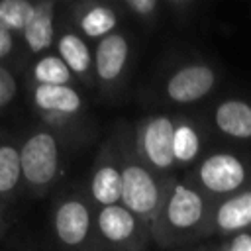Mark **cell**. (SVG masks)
I'll return each mask as SVG.
<instances>
[{
  "label": "cell",
  "instance_id": "e0dca14e",
  "mask_svg": "<svg viewBox=\"0 0 251 251\" xmlns=\"http://www.w3.org/2000/svg\"><path fill=\"white\" fill-rule=\"evenodd\" d=\"M22 180L20 147L14 143H0V198L12 196Z\"/></svg>",
  "mask_w": 251,
  "mask_h": 251
},
{
  "label": "cell",
  "instance_id": "52a82bcc",
  "mask_svg": "<svg viewBox=\"0 0 251 251\" xmlns=\"http://www.w3.org/2000/svg\"><path fill=\"white\" fill-rule=\"evenodd\" d=\"M51 226L63 247L80 249L94 233V216L86 200L80 196H65L53 210Z\"/></svg>",
  "mask_w": 251,
  "mask_h": 251
},
{
  "label": "cell",
  "instance_id": "ac0fdd59",
  "mask_svg": "<svg viewBox=\"0 0 251 251\" xmlns=\"http://www.w3.org/2000/svg\"><path fill=\"white\" fill-rule=\"evenodd\" d=\"M200 147H202V139H200L198 129L190 122L178 120L175 126V139H173L175 163L186 165V163L196 161V157L200 155Z\"/></svg>",
  "mask_w": 251,
  "mask_h": 251
},
{
  "label": "cell",
  "instance_id": "44dd1931",
  "mask_svg": "<svg viewBox=\"0 0 251 251\" xmlns=\"http://www.w3.org/2000/svg\"><path fill=\"white\" fill-rule=\"evenodd\" d=\"M124 8L135 18L149 22L161 10V2L159 0H124Z\"/></svg>",
  "mask_w": 251,
  "mask_h": 251
},
{
  "label": "cell",
  "instance_id": "6da1fadb",
  "mask_svg": "<svg viewBox=\"0 0 251 251\" xmlns=\"http://www.w3.org/2000/svg\"><path fill=\"white\" fill-rule=\"evenodd\" d=\"M214 202L188 180H171L163 208L151 227V239L161 247H175L210 231Z\"/></svg>",
  "mask_w": 251,
  "mask_h": 251
},
{
  "label": "cell",
  "instance_id": "d4e9b609",
  "mask_svg": "<svg viewBox=\"0 0 251 251\" xmlns=\"http://www.w3.org/2000/svg\"><path fill=\"white\" fill-rule=\"evenodd\" d=\"M208 251H224V249H208Z\"/></svg>",
  "mask_w": 251,
  "mask_h": 251
},
{
  "label": "cell",
  "instance_id": "5b68a950",
  "mask_svg": "<svg viewBox=\"0 0 251 251\" xmlns=\"http://www.w3.org/2000/svg\"><path fill=\"white\" fill-rule=\"evenodd\" d=\"M176 122L165 114L147 116L137 124L135 131V155L155 175L165 176L176 165L173 155Z\"/></svg>",
  "mask_w": 251,
  "mask_h": 251
},
{
  "label": "cell",
  "instance_id": "3957f363",
  "mask_svg": "<svg viewBox=\"0 0 251 251\" xmlns=\"http://www.w3.org/2000/svg\"><path fill=\"white\" fill-rule=\"evenodd\" d=\"M188 182L212 202H218L251 186V167L231 151H218L206 155L198 163Z\"/></svg>",
  "mask_w": 251,
  "mask_h": 251
},
{
  "label": "cell",
  "instance_id": "9c48e42d",
  "mask_svg": "<svg viewBox=\"0 0 251 251\" xmlns=\"http://www.w3.org/2000/svg\"><path fill=\"white\" fill-rule=\"evenodd\" d=\"M31 100L35 110L51 124L71 122L84 108V100L73 84L67 86L35 84L31 92Z\"/></svg>",
  "mask_w": 251,
  "mask_h": 251
},
{
  "label": "cell",
  "instance_id": "9a60e30c",
  "mask_svg": "<svg viewBox=\"0 0 251 251\" xmlns=\"http://www.w3.org/2000/svg\"><path fill=\"white\" fill-rule=\"evenodd\" d=\"M57 55L65 61L73 76L86 80L94 71V53L90 51L82 35L73 29H67L57 37Z\"/></svg>",
  "mask_w": 251,
  "mask_h": 251
},
{
  "label": "cell",
  "instance_id": "484cf974",
  "mask_svg": "<svg viewBox=\"0 0 251 251\" xmlns=\"http://www.w3.org/2000/svg\"><path fill=\"white\" fill-rule=\"evenodd\" d=\"M0 227H2V216H0Z\"/></svg>",
  "mask_w": 251,
  "mask_h": 251
},
{
  "label": "cell",
  "instance_id": "d6986e66",
  "mask_svg": "<svg viewBox=\"0 0 251 251\" xmlns=\"http://www.w3.org/2000/svg\"><path fill=\"white\" fill-rule=\"evenodd\" d=\"M31 75L35 84H47V86H67L73 80V73L59 55L39 57L31 69Z\"/></svg>",
  "mask_w": 251,
  "mask_h": 251
},
{
  "label": "cell",
  "instance_id": "8fae6325",
  "mask_svg": "<svg viewBox=\"0 0 251 251\" xmlns=\"http://www.w3.org/2000/svg\"><path fill=\"white\" fill-rule=\"evenodd\" d=\"M129 55H131V43L127 35L114 31L104 39H100L94 49V75L98 82L104 86L118 84L126 73Z\"/></svg>",
  "mask_w": 251,
  "mask_h": 251
},
{
  "label": "cell",
  "instance_id": "5bb4252c",
  "mask_svg": "<svg viewBox=\"0 0 251 251\" xmlns=\"http://www.w3.org/2000/svg\"><path fill=\"white\" fill-rule=\"evenodd\" d=\"M27 49L35 55L45 53L55 43V2L43 0L35 4V12L22 33Z\"/></svg>",
  "mask_w": 251,
  "mask_h": 251
},
{
  "label": "cell",
  "instance_id": "277c9868",
  "mask_svg": "<svg viewBox=\"0 0 251 251\" xmlns=\"http://www.w3.org/2000/svg\"><path fill=\"white\" fill-rule=\"evenodd\" d=\"M22 178L35 190H47L61 173V149L59 139L49 129H37L25 137L20 147Z\"/></svg>",
  "mask_w": 251,
  "mask_h": 251
},
{
  "label": "cell",
  "instance_id": "8992f818",
  "mask_svg": "<svg viewBox=\"0 0 251 251\" xmlns=\"http://www.w3.org/2000/svg\"><path fill=\"white\" fill-rule=\"evenodd\" d=\"M94 233L100 241L118 251H139L147 237H151L141 220L122 204L98 208L94 214Z\"/></svg>",
  "mask_w": 251,
  "mask_h": 251
},
{
  "label": "cell",
  "instance_id": "7a4b0ae2",
  "mask_svg": "<svg viewBox=\"0 0 251 251\" xmlns=\"http://www.w3.org/2000/svg\"><path fill=\"white\" fill-rule=\"evenodd\" d=\"M173 178H165L147 169L133 153H122V206H126L149 229L163 208Z\"/></svg>",
  "mask_w": 251,
  "mask_h": 251
},
{
  "label": "cell",
  "instance_id": "4fadbf2b",
  "mask_svg": "<svg viewBox=\"0 0 251 251\" xmlns=\"http://www.w3.org/2000/svg\"><path fill=\"white\" fill-rule=\"evenodd\" d=\"M214 126L231 139H251V104L239 98L222 100L214 110Z\"/></svg>",
  "mask_w": 251,
  "mask_h": 251
},
{
  "label": "cell",
  "instance_id": "30bf717a",
  "mask_svg": "<svg viewBox=\"0 0 251 251\" xmlns=\"http://www.w3.org/2000/svg\"><path fill=\"white\" fill-rule=\"evenodd\" d=\"M90 198L98 208L114 206L122 202V153L106 147L98 153V159L90 176Z\"/></svg>",
  "mask_w": 251,
  "mask_h": 251
},
{
  "label": "cell",
  "instance_id": "ffe728a7",
  "mask_svg": "<svg viewBox=\"0 0 251 251\" xmlns=\"http://www.w3.org/2000/svg\"><path fill=\"white\" fill-rule=\"evenodd\" d=\"M35 4L37 2L29 0H0V25H4L14 35H22L35 12Z\"/></svg>",
  "mask_w": 251,
  "mask_h": 251
},
{
  "label": "cell",
  "instance_id": "cb8c5ba5",
  "mask_svg": "<svg viewBox=\"0 0 251 251\" xmlns=\"http://www.w3.org/2000/svg\"><path fill=\"white\" fill-rule=\"evenodd\" d=\"M14 45H16L14 33H12V31H8L4 25H0V61H2V59H6L8 55H12Z\"/></svg>",
  "mask_w": 251,
  "mask_h": 251
},
{
  "label": "cell",
  "instance_id": "603a6c76",
  "mask_svg": "<svg viewBox=\"0 0 251 251\" xmlns=\"http://www.w3.org/2000/svg\"><path fill=\"white\" fill-rule=\"evenodd\" d=\"M222 249L224 251H251V231H243V233H235L227 237Z\"/></svg>",
  "mask_w": 251,
  "mask_h": 251
},
{
  "label": "cell",
  "instance_id": "7402d4cb",
  "mask_svg": "<svg viewBox=\"0 0 251 251\" xmlns=\"http://www.w3.org/2000/svg\"><path fill=\"white\" fill-rule=\"evenodd\" d=\"M18 94V82L12 71L4 65H0V110L10 106Z\"/></svg>",
  "mask_w": 251,
  "mask_h": 251
},
{
  "label": "cell",
  "instance_id": "2e32d148",
  "mask_svg": "<svg viewBox=\"0 0 251 251\" xmlns=\"http://www.w3.org/2000/svg\"><path fill=\"white\" fill-rule=\"evenodd\" d=\"M76 25L82 35L100 41L106 35L114 33V29L118 27V14L108 4L88 2L80 6L76 14Z\"/></svg>",
  "mask_w": 251,
  "mask_h": 251
},
{
  "label": "cell",
  "instance_id": "ba28073f",
  "mask_svg": "<svg viewBox=\"0 0 251 251\" xmlns=\"http://www.w3.org/2000/svg\"><path fill=\"white\" fill-rule=\"evenodd\" d=\"M218 75L206 63L178 67L165 82V96L175 104H192L206 98L216 86Z\"/></svg>",
  "mask_w": 251,
  "mask_h": 251
},
{
  "label": "cell",
  "instance_id": "7c38bea8",
  "mask_svg": "<svg viewBox=\"0 0 251 251\" xmlns=\"http://www.w3.org/2000/svg\"><path fill=\"white\" fill-rule=\"evenodd\" d=\"M210 231L226 237L251 231V186L214 202Z\"/></svg>",
  "mask_w": 251,
  "mask_h": 251
}]
</instances>
